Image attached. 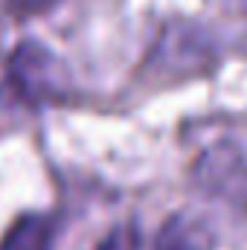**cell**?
<instances>
[{
	"label": "cell",
	"mask_w": 247,
	"mask_h": 250,
	"mask_svg": "<svg viewBox=\"0 0 247 250\" xmlns=\"http://www.w3.org/2000/svg\"><path fill=\"white\" fill-rule=\"evenodd\" d=\"M56 239V218L53 215H21L6 236L0 239V250H50Z\"/></svg>",
	"instance_id": "277c9868"
},
{
	"label": "cell",
	"mask_w": 247,
	"mask_h": 250,
	"mask_svg": "<svg viewBox=\"0 0 247 250\" xmlns=\"http://www.w3.org/2000/svg\"><path fill=\"white\" fill-rule=\"evenodd\" d=\"M9 76L18 84V90L29 99H56L64 90V76L59 73V62L38 41H23L12 53Z\"/></svg>",
	"instance_id": "6da1fadb"
},
{
	"label": "cell",
	"mask_w": 247,
	"mask_h": 250,
	"mask_svg": "<svg viewBox=\"0 0 247 250\" xmlns=\"http://www.w3.org/2000/svg\"><path fill=\"white\" fill-rule=\"evenodd\" d=\"M160 41L166 47H175V56L160 64H148L157 73H172V70H181V73L189 70V73H195V70H204L206 62H209V44L204 41L201 29H195L192 23H184L181 29H163Z\"/></svg>",
	"instance_id": "7a4b0ae2"
},
{
	"label": "cell",
	"mask_w": 247,
	"mask_h": 250,
	"mask_svg": "<svg viewBox=\"0 0 247 250\" xmlns=\"http://www.w3.org/2000/svg\"><path fill=\"white\" fill-rule=\"evenodd\" d=\"M56 0H0V6L6 12H18V15H29V12H44L50 9Z\"/></svg>",
	"instance_id": "8992f818"
},
{
	"label": "cell",
	"mask_w": 247,
	"mask_h": 250,
	"mask_svg": "<svg viewBox=\"0 0 247 250\" xmlns=\"http://www.w3.org/2000/svg\"><path fill=\"white\" fill-rule=\"evenodd\" d=\"M99 250H140V233L134 224H125V227H117L102 245Z\"/></svg>",
	"instance_id": "5b68a950"
},
{
	"label": "cell",
	"mask_w": 247,
	"mask_h": 250,
	"mask_svg": "<svg viewBox=\"0 0 247 250\" xmlns=\"http://www.w3.org/2000/svg\"><path fill=\"white\" fill-rule=\"evenodd\" d=\"M154 250H215V233L195 215H172L163 224Z\"/></svg>",
	"instance_id": "3957f363"
}]
</instances>
